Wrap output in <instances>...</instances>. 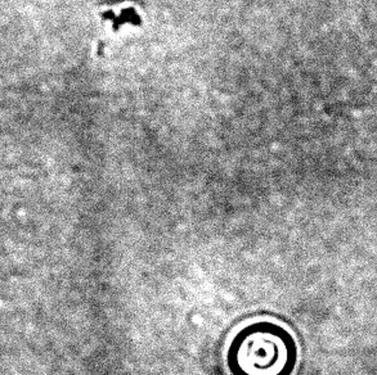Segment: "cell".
I'll use <instances>...</instances> for the list:
<instances>
[{
  "label": "cell",
  "mask_w": 377,
  "mask_h": 375,
  "mask_svg": "<svg viewBox=\"0 0 377 375\" xmlns=\"http://www.w3.org/2000/svg\"><path fill=\"white\" fill-rule=\"evenodd\" d=\"M298 362L295 337L283 325L267 320L241 328L225 351L231 375H294Z\"/></svg>",
  "instance_id": "obj_1"
}]
</instances>
